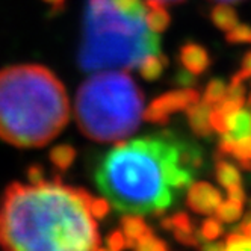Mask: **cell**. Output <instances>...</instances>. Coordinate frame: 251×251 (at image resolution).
<instances>
[{
    "instance_id": "obj_14",
    "label": "cell",
    "mask_w": 251,
    "mask_h": 251,
    "mask_svg": "<svg viewBox=\"0 0 251 251\" xmlns=\"http://www.w3.org/2000/svg\"><path fill=\"white\" fill-rule=\"evenodd\" d=\"M165 67H167V58L160 55V53H156V55H149L142 59L138 65V70L142 79L154 82L162 76Z\"/></svg>"
},
{
    "instance_id": "obj_26",
    "label": "cell",
    "mask_w": 251,
    "mask_h": 251,
    "mask_svg": "<svg viewBox=\"0 0 251 251\" xmlns=\"http://www.w3.org/2000/svg\"><path fill=\"white\" fill-rule=\"evenodd\" d=\"M93 215L96 218H104L107 213H109V203H107V200H103V199H94L93 201Z\"/></svg>"
},
{
    "instance_id": "obj_32",
    "label": "cell",
    "mask_w": 251,
    "mask_h": 251,
    "mask_svg": "<svg viewBox=\"0 0 251 251\" xmlns=\"http://www.w3.org/2000/svg\"><path fill=\"white\" fill-rule=\"evenodd\" d=\"M215 2H220V3H236V2H241V0H215Z\"/></svg>"
},
{
    "instance_id": "obj_7",
    "label": "cell",
    "mask_w": 251,
    "mask_h": 251,
    "mask_svg": "<svg viewBox=\"0 0 251 251\" xmlns=\"http://www.w3.org/2000/svg\"><path fill=\"white\" fill-rule=\"evenodd\" d=\"M221 201H223L221 192L207 182L191 183L188 188L186 204L195 213L212 215L215 213Z\"/></svg>"
},
{
    "instance_id": "obj_5",
    "label": "cell",
    "mask_w": 251,
    "mask_h": 251,
    "mask_svg": "<svg viewBox=\"0 0 251 251\" xmlns=\"http://www.w3.org/2000/svg\"><path fill=\"white\" fill-rule=\"evenodd\" d=\"M75 114L86 138L118 142L130 136L144 118V96L124 71H100L80 85Z\"/></svg>"
},
{
    "instance_id": "obj_18",
    "label": "cell",
    "mask_w": 251,
    "mask_h": 251,
    "mask_svg": "<svg viewBox=\"0 0 251 251\" xmlns=\"http://www.w3.org/2000/svg\"><path fill=\"white\" fill-rule=\"evenodd\" d=\"M242 204L241 201L230 200L227 199L226 201H221L220 206L215 210V215L220 221L224 223H235L242 217Z\"/></svg>"
},
{
    "instance_id": "obj_16",
    "label": "cell",
    "mask_w": 251,
    "mask_h": 251,
    "mask_svg": "<svg viewBox=\"0 0 251 251\" xmlns=\"http://www.w3.org/2000/svg\"><path fill=\"white\" fill-rule=\"evenodd\" d=\"M215 174H217L218 183L226 189L241 186V183H242V176H241L238 167L227 162V160H218L217 168H215Z\"/></svg>"
},
{
    "instance_id": "obj_22",
    "label": "cell",
    "mask_w": 251,
    "mask_h": 251,
    "mask_svg": "<svg viewBox=\"0 0 251 251\" xmlns=\"http://www.w3.org/2000/svg\"><path fill=\"white\" fill-rule=\"evenodd\" d=\"M226 40L230 44H251V26L236 25L231 30L227 32Z\"/></svg>"
},
{
    "instance_id": "obj_19",
    "label": "cell",
    "mask_w": 251,
    "mask_h": 251,
    "mask_svg": "<svg viewBox=\"0 0 251 251\" xmlns=\"http://www.w3.org/2000/svg\"><path fill=\"white\" fill-rule=\"evenodd\" d=\"M226 96H227V85L221 79H213L207 83L204 89L203 100L213 107L218 103H221L226 99Z\"/></svg>"
},
{
    "instance_id": "obj_21",
    "label": "cell",
    "mask_w": 251,
    "mask_h": 251,
    "mask_svg": "<svg viewBox=\"0 0 251 251\" xmlns=\"http://www.w3.org/2000/svg\"><path fill=\"white\" fill-rule=\"evenodd\" d=\"M132 248H136V250H142V251H153V250H167L168 245L159 239L154 233L150 230L149 233H146L144 236H141L133 245Z\"/></svg>"
},
{
    "instance_id": "obj_20",
    "label": "cell",
    "mask_w": 251,
    "mask_h": 251,
    "mask_svg": "<svg viewBox=\"0 0 251 251\" xmlns=\"http://www.w3.org/2000/svg\"><path fill=\"white\" fill-rule=\"evenodd\" d=\"M223 224L218 218H207L206 221H203L201 227H200V239L212 242L217 241L218 238L223 236Z\"/></svg>"
},
{
    "instance_id": "obj_13",
    "label": "cell",
    "mask_w": 251,
    "mask_h": 251,
    "mask_svg": "<svg viewBox=\"0 0 251 251\" xmlns=\"http://www.w3.org/2000/svg\"><path fill=\"white\" fill-rule=\"evenodd\" d=\"M226 135L233 139L251 136V111L242 107L235 115H231L228 118V130Z\"/></svg>"
},
{
    "instance_id": "obj_8",
    "label": "cell",
    "mask_w": 251,
    "mask_h": 251,
    "mask_svg": "<svg viewBox=\"0 0 251 251\" xmlns=\"http://www.w3.org/2000/svg\"><path fill=\"white\" fill-rule=\"evenodd\" d=\"M178 59H180L183 70H186L192 76L203 75L210 65V58L206 49L195 43H186L182 46Z\"/></svg>"
},
{
    "instance_id": "obj_4",
    "label": "cell",
    "mask_w": 251,
    "mask_h": 251,
    "mask_svg": "<svg viewBox=\"0 0 251 251\" xmlns=\"http://www.w3.org/2000/svg\"><path fill=\"white\" fill-rule=\"evenodd\" d=\"M142 0H88L79 65L85 71L132 70L160 53L159 33L146 20Z\"/></svg>"
},
{
    "instance_id": "obj_17",
    "label": "cell",
    "mask_w": 251,
    "mask_h": 251,
    "mask_svg": "<svg viewBox=\"0 0 251 251\" xmlns=\"http://www.w3.org/2000/svg\"><path fill=\"white\" fill-rule=\"evenodd\" d=\"M75 159H76V150L68 144L56 146L50 151V162L53 164V167L61 171L68 170L73 165Z\"/></svg>"
},
{
    "instance_id": "obj_3",
    "label": "cell",
    "mask_w": 251,
    "mask_h": 251,
    "mask_svg": "<svg viewBox=\"0 0 251 251\" xmlns=\"http://www.w3.org/2000/svg\"><path fill=\"white\" fill-rule=\"evenodd\" d=\"M70 118V101L61 80L35 64L0 70V139L22 149L43 147Z\"/></svg>"
},
{
    "instance_id": "obj_10",
    "label": "cell",
    "mask_w": 251,
    "mask_h": 251,
    "mask_svg": "<svg viewBox=\"0 0 251 251\" xmlns=\"http://www.w3.org/2000/svg\"><path fill=\"white\" fill-rule=\"evenodd\" d=\"M210 111L212 106L206 103L204 100H199L194 103L191 107H188V123L191 129L199 135V136H207L213 130L210 126Z\"/></svg>"
},
{
    "instance_id": "obj_29",
    "label": "cell",
    "mask_w": 251,
    "mask_h": 251,
    "mask_svg": "<svg viewBox=\"0 0 251 251\" xmlns=\"http://www.w3.org/2000/svg\"><path fill=\"white\" fill-rule=\"evenodd\" d=\"M239 233H242V235H247V236H251V213L247 215V217L244 218L242 224L239 226L238 228Z\"/></svg>"
},
{
    "instance_id": "obj_9",
    "label": "cell",
    "mask_w": 251,
    "mask_h": 251,
    "mask_svg": "<svg viewBox=\"0 0 251 251\" xmlns=\"http://www.w3.org/2000/svg\"><path fill=\"white\" fill-rule=\"evenodd\" d=\"M162 226L174 231V236L178 242L186 244V245H199L200 235H197L194 231V226L191 220L188 218V215L177 213L171 218H165L162 221Z\"/></svg>"
},
{
    "instance_id": "obj_30",
    "label": "cell",
    "mask_w": 251,
    "mask_h": 251,
    "mask_svg": "<svg viewBox=\"0 0 251 251\" xmlns=\"http://www.w3.org/2000/svg\"><path fill=\"white\" fill-rule=\"evenodd\" d=\"M43 2L47 3L51 9L59 11V9H62V8L65 6V2H67V0H43Z\"/></svg>"
},
{
    "instance_id": "obj_33",
    "label": "cell",
    "mask_w": 251,
    "mask_h": 251,
    "mask_svg": "<svg viewBox=\"0 0 251 251\" xmlns=\"http://www.w3.org/2000/svg\"><path fill=\"white\" fill-rule=\"evenodd\" d=\"M250 106H251V97H250Z\"/></svg>"
},
{
    "instance_id": "obj_25",
    "label": "cell",
    "mask_w": 251,
    "mask_h": 251,
    "mask_svg": "<svg viewBox=\"0 0 251 251\" xmlns=\"http://www.w3.org/2000/svg\"><path fill=\"white\" fill-rule=\"evenodd\" d=\"M250 77H251V51H248L247 55L244 56L242 64H241V70L238 71L235 76H233V80L245 82Z\"/></svg>"
},
{
    "instance_id": "obj_2",
    "label": "cell",
    "mask_w": 251,
    "mask_h": 251,
    "mask_svg": "<svg viewBox=\"0 0 251 251\" xmlns=\"http://www.w3.org/2000/svg\"><path fill=\"white\" fill-rule=\"evenodd\" d=\"M94 197L53 182L11 183L0 199V248L14 251L100 250Z\"/></svg>"
},
{
    "instance_id": "obj_12",
    "label": "cell",
    "mask_w": 251,
    "mask_h": 251,
    "mask_svg": "<svg viewBox=\"0 0 251 251\" xmlns=\"http://www.w3.org/2000/svg\"><path fill=\"white\" fill-rule=\"evenodd\" d=\"M147 5V14H146V20L149 27L154 33H162L168 26H170V14L164 8L162 3L156 2V0H146Z\"/></svg>"
},
{
    "instance_id": "obj_31",
    "label": "cell",
    "mask_w": 251,
    "mask_h": 251,
    "mask_svg": "<svg viewBox=\"0 0 251 251\" xmlns=\"http://www.w3.org/2000/svg\"><path fill=\"white\" fill-rule=\"evenodd\" d=\"M156 2L162 3V5H167V3H177V2H182V0H156Z\"/></svg>"
},
{
    "instance_id": "obj_15",
    "label": "cell",
    "mask_w": 251,
    "mask_h": 251,
    "mask_svg": "<svg viewBox=\"0 0 251 251\" xmlns=\"http://www.w3.org/2000/svg\"><path fill=\"white\" fill-rule=\"evenodd\" d=\"M210 19L215 26L224 32H228L236 25H239L238 14L230 6V3H220L215 6L210 14Z\"/></svg>"
},
{
    "instance_id": "obj_1",
    "label": "cell",
    "mask_w": 251,
    "mask_h": 251,
    "mask_svg": "<svg viewBox=\"0 0 251 251\" xmlns=\"http://www.w3.org/2000/svg\"><path fill=\"white\" fill-rule=\"evenodd\" d=\"M200 149L164 132L118 142L101 156L94 182L117 210L160 215L192 183Z\"/></svg>"
},
{
    "instance_id": "obj_28",
    "label": "cell",
    "mask_w": 251,
    "mask_h": 251,
    "mask_svg": "<svg viewBox=\"0 0 251 251\" xmlns=\"http://www.w3.org/2000/svg\"><path fill=\"white\" fill-rule=\"evenodd\" d=\"M227 199L244 203L245 201V192H244L242 186H235V188L227 189Z\"/></svg>"
},
{
    "instance_id": "obj_27",
    "label": "cell",
    "mask_w": 251,
    "mask_h": 251,
    "mask_svg": "<svg viewBox=\"0 0 251 251\" xmlns=\"http://www.w3.org/2000/svg\"><path fill=\"white\" fill-rule=\"evenodd\" d=\"M27 176H29V178H30V183H38V182L46 180V178H44V171H43V168L38 167V165H32V167H29Z\"/></svg>"
},
{
    "instance_id": "obj_6",
    "label": "cell",
    "mask_w": 251,
    "mask_h": 251,
    "mask_svg": "<svg viewBox=\"0 0 251 251\" xmlns=\"http://www.w3.org/2000/svg\"><path fill=\"white\" fill-rule=\"evenodd\" d=\"M200 100V94L192 88H182L154 99L144 111V120L154 124H165L176 112L186 111Z\"/></svg>"
},
{
    "instance_id": "obj_11",
    "label": "cell",
    "mask_w": 251,
    "mask_h": 251,
    "mask_svg": "<svg viewBox=\"0 0 251 251\" xmlns=\"http://www.w3.org/2000/svg\"><path fill=\"white\" fill-rule=\"evenodd\" d=\"M121 231L126 236V242L127 247L132 248V245L146 233L150 231V227L146 224V221L142 220L138 213H127L121 218Z\"/></svg>"
},
{
    "instance_id": "obj_24",
    "label": "cell",
    "mask_w": 251,
    "mask_h": 251,
    "mask_svg": "<svg viewBox=\"0 0 251 251\" xmlns=\"http://www.w3.org/2000/svg\"><path fill=\"white\" fill-rule=\"evenodd\" d=\"M106 244L109 250H123L127 247V242H126V236L124 233L120 230H115L112 233H109V236L106 238Z\"/></svg>"
},
{
    "instance_id": "obj_23",
    "label": "cell",
    "mask_w": 251,
    "mask_h": 251,
    "mask_svg": "<svg viewBox=\"0 0 251 251\" xmlns=\"http://www.w3.org/2000/svg\"><path fill=\"white\" fill-rule=\"evenodd\" d=\"M226 250H251V236L242 235L238 230L230 233L224 244Z\"/></svg>"
}]
</instances>
